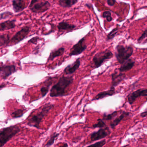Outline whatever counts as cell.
Here are the masks:
<instances>
[{
	"mask_svg": "<svg viewBox=\"0 0 147 147\" xmlns=\"http://www.w3.org/2000/svg\"><path fill=\"white\" fill-rule=\"evenodd\" d=\"M54 107V105L51 103H48L45 105L40 112L33 116L28 119L27 123L28 126L39 129L40 123L42 122L45 117L48 115V113Z\"/></svg>",
	"mask_w": 147,
	"mask_h": 147,
	"instance_id": "2",
	"label": "cell"
},
{
	"mask_svg": "<svg viewBox=\"0 0 147 147\" xmlns=\"http://www.w3.org/2000/svg\"><path fill=\"white\" fill-rule=\"evenodd\" d=\"M102 16L103 18H106L107 21L110 22L113 20L111 17V13L109 11H105L103 13Z\"/></svg>",
	"mask_w": 147,
	"mask_h": 147,
	"instance_id": "30",
	"label": "cell"
},
{
	"mask_svg": "<svg viewBox=\"0 0 147 147\" xmlns=\"http://www.w3.org/2000/svg\"><path fill=\"white\" fill-rule=\"evenodd\" d=\"M28 4L27 0H13L12 1L13 9L16 13L23 11L27 7Z\"/></svg>",
	"mask_w": 147,
	"mask_h": 147,
	"instance_id": "12",
	"label": "cell"
},
{
	"mask_svg": "<svg viewBox=\"0 0 147 147\" xmlns=\"http://www.w3.org/2000/svg\"><path fill=\"white\" fill-rule=\"evenodd\" d=\"M118 32V28L117 27L114 28L108 34L107 36V40H109L113 39L116 35L117 34Z\"/></svg>",
	"mask_w": 147,
	"mask_h": 147,
	"instance_id": "26",
	"label": "cell"
},
{
	"mask_svg": "<svg viewBox=\"0 0 147 147\" xmlns=\"http://www.w3.org/2000/svg\"><path fill=\"white\" fill-rule=\"evenodd\" d=\"M135 63L134 61L129 59L121 64V67L119 69V71L123 72L130 70L134 65Z\"/></svg>",
	"mask_w": 147,
	"mask_h": 147,
	"instance_id": "18",
	"label": "cell"
},
{
	"mask_svg": "<svg viewBox=\"0 0 147 147\" xmlns=\"http://www.w3.org/2000/svg\"><path fill=\"white\" fill-rule=\"evenodd\" d=\"M5 85L1 84L0 85V89H2V88H4L5 87Z\"/></svg>",
	"mask_w": 147,
	"mask_h": 147,
	"instance_id": "38",
	"label": "cell"
},
{
	"mask_svg": "<svg viewBox=\"0 0 147 147\" xmlns=\"http://www.w3.org/2000/svg\"><path fill=\"white\" fill-rule=\"evenodd\" d=\"M118 111H115L111 114H108V115L104 114L102 120L104 121H110L115 118L118 115Z\"/></svg>",
	"mask_w": 147,
	"mask_h": 147,
	"instance_id": "24",
	"label": "cell"
},
{
	"mask_svg": "<svg viewBox=\"0 0 147 147\" xmlns=\"http://www.w3.org/2000/svg\"><path fill=\"white\" fill-rule=\"evenodd\" d=\"M13 13L9 11H6L3 13H0V20H6L9 18L11 16L13 15Z\"/></svg>",
	"mask_w": 147,
	"mask_h": 147,
	"instance_id": "31",
	"label": "cell"
},
{
	"mask_svg": "<svg viewBox=\"0 0 147 147\" xmlns=\"http://www.w3.org/2000/svg\"><path fill=\"white\" fill-rule=\"evenodd\" d=\"M57 27L59 32L71 31L76 28V26L73 24H69L66 22L63 21L59 23Z\"/></svg>",
	"mask_w": 147,
	"mask_h": 147,
	"instance_id": "15",
	"label": "cell"
},
{
	"mask_svg": "<svg viewBox=\"0 0 147 147\" xmlns=\"http://www.w3.org/2000/svg\"><path fill=\"white\" fill-rule=\"evenodd\" d=\"M115 94V88H111L109 90L101 92L98 93L97 95H96V96L92 99V100H98L102 99L108 96H113Z\"/></svg>",
	"mask_w": 147,
	"mask_h": 147,
	"instance_id": "17",
	"label": "cell"
},
{
	"mask_svg": "<svg viewBox=\"0 0 147 147\" xmlns=\"http://www.w3.org/2000/svg\"><path fill=\"white\" fill-rule=\"evenodd\" d=\"M73 76H62L57 84L50 90L51 97H58L67 96L66 90L73 83Z\"/></svg>",
	"mask_w": 147,
	"mask_h": 147,
	"instance_id": "1",
	"label": "cell"
},
{
	"mask_svg": "<svg viewBox=\"0 0 147 147\" xmlns=\"http://www.w3.org/2000/svg\"><path fill=\"white\" fill-rule=\"evenodd\" d=\"M141 116L142 117H146L147 116V111H144V112H142L141 114Z\"/></svg>",
	"mask_w": 147,
	"mask_h": 147,
	"instance_id": "36",
	"label": "cell"
},
{
	"mask_svg": "<svg viewBox=\"0 0 147 147\" xmlns=\"http://www.w3.org/2000/svg\"><path fill=\"white\" fill-rule=\"evenodd\" d=\"M80 65V58L76 59V61L71 64L65 67L64 69L63 72L67 75L73 74L75 73L76 71L78 70Z\"/></svg>",
	"mask_w": 147,
	"mask_h": 147,
	"instance_id": "14",
	"label": "cell"
},
{
	"mask_svg": "<svg viewBox=\"0 0 147 147\" xmlns=\"http://www.w3.org/2000/svg\"><path fill=\"white\" fill-rule=\"evenodd\" d=\"M125 74L120 72H114L111 75V88H115V86L119 85L125 79Z\"/></svg>",
	"mask_w": 147,
	"mask_h": 147,
	"instance_id": "13",
	"label": "cell"
},
{
	"mask_svg": "<svg viewBox=\"0 0 147 147\" xmlns=\"http://www.w3.org/2000/svg\"><path fill=\"white\" fill-rule=\"evenodd\" d=\"M113 57V54L112 52L108 49L98 53L92 59L93 67L95 69L99 68L105 61L111 59Z\"/></svg>",
	"mask_w": 147,
	"mask_h": 147,
	"instance_id": "5",
	"label": "cell"
},
{
	"mask_svg": "<svg viewBox=\"0 0 147 147\" xmlns=\"http://www.w3.org/2000/svg\"><path fill=\"white\" fill-rule=\"evenodd\" d=\"M129 112L123 111L122 113L121 114V115L119 116L118 117H116L112 122L111 123V127L112 129L115 128L121 121L122 120H123L125 117L129 116Z\"/></svg>",
	"mask_w": 147,
	"mask_h": 147,
	"instance_id": "20",
	"label": "cell"
},
{
	"mask_svg": "<svg viewBox=\"0 0 147 147\" xmlns=\"http://www.w3.org/2000/svg\"><path fill=\"white\" fill-rule=\"evenodd\" d=\"M39 40V38L38 37H34L28 41V43H32V44L36 45Z\"/></svg>",
	"mask_w": 147,
	"mask_h": 147,
	"instance_id": "33",
	"label": "cell"
},
{
	"mask_svg": "<svg viewBox=\"0 0 147 147\" xmlns=\"http://www.w3.org/2000/svg\"><path fill=\"white\" fill-rule=\"evenodd\" d=\"M51 5L48 1H41L35 3L32 7L30 9L32 13H45L50 9Z\"/></svg>",
	"mask_w": 147,
	"mask_h": 147,
	"instance_id": "8",
	"label": "cell"
},
{
	"mask_svg": "<svg viewBox=\"0 0 147 147\" xmlns=\"http://www.w3.org/2000/svg\"><path fill=\"white\" fill-rule=\"evenodd\" d=\"M78 0H59L58 4L63 8H70L76 4Z\"/></svg>",
	"mask_w": 147,
	"mask_h": 147,
	"instance_id": "21",
	"label": "cell"
},
{
	"mask_svg": "<svg viewBox=\"0 0 147 147\" xmlns=\"http://www.w3.org/2000/svg\"><path fill=\"white\" fill-rule=\"evenodd\" d=\"M10 40V36L9 34H0V47L8 46Z\"/></svg>",
	"mask_w": 147,
	"mask_h": 147,
	"instance_id": "23",
	"label": "cell"
},
{
	"mask_svg": "<svg viewBox=\"0 0 147 147\" xmlns=\"http://www.w3.org/2000/svg\"><path fill=\"white\" fill-rule=\"evenodd\" d=\"M51 78H50L49 79L47 80L46 84L44 86H42L40 89V92H41V96L42 97H44L46 96L49 91L50 86L52 84V80H51Z\"/></svg>",
	"mask_w": 147,
	"mask_h": 147,
	"instance_id": "22",
	"label": "cell"
},
{
	"mask_svg": "<svg viewBox=\"0 0 147 147\" xmlns=\"http://www.w3.org/2000/svg\"><path fill=\"white\" fill-rule=\"evenodd\" d=\"M39 1V0H31V2H30V4L29 5V8L32 7L35 3H37Z\"/></svg>",
	"mask_w": 147,
	"mask_h": 147,
	"instance_id": "35",
	"label": "cell"
},
{
	"mask_svg": "<svg viewBox=\"0 0 147 147\" xmlns=\"http://www.w3.org/2000/svg\"><path fill=\"white\" fill-rule=\"evenodd\" d=\"M16 71L15 66L13 65L0 66V76L3 79H6Z\"/></svg>",
	"mask_w": 147,
	"mask_h": 147,
	"instance_id": "11",
	"label": "cell"
},
{
	"mask_svg": "<svg viewBox=\"0 0 147 147\" xmlns=\"http://www.w3.org/2000/svg\"><path fill=\"white\" fill-rule=\"evenodd\" d=\"M58 147H69V145H68L67 143H64L63 145Z\"/></svg>",
	"mask_w": 147,
	"mask_h": 147,
	"instance_id": "37",
	"label": "cell"
},
{
	"mask_svg": "<svg viewBox=\"0 0 147 147\" xmlns=\"http://www.w3.org/2000/svg\"><path fill=\"white\" fill-rule=\"evenodd\" d=\"M108 5L110 7H113L116 3V0H107Z\"/></svg>",
	"mask_w": 147,
	"mask_h": 147,
	"instance_id": "34",
	"label": "cell"
},
{
	"mask_svg": "<svg viewBox=\"0 0 147 147\" xmlns=\"http://www.w3.org/2000/svg\"><path fill=\"white\" fill-rule=\"evenodd\" d=\"M147 96V89H140L130 93L127 96L128 102L132 105L138 98Z\"/></svg>",
	"mask_w": 147,
	"mask_h": 147,
	"instance_id": "10",
	"label": "cell"
},
{
	"mask_svg": "<svg viewBox=\"0 0 147 147\" xmlns=\"http://www.w3.org/2000/svg\"><path fill=\"white\" fill-rule=\"evenodd\" d=\"M15 20H8L3 22L0 23V31H4L5 30H10L15 28L16 27Z\"/></svg>",
	"mask_w": 147,
	"mask_h": 147,
	"instance_id": "16",
	"label": "cell"
},
{
	"mask_svg": "<svg viewBox=\"0 0 147 147\" xmlns=\"http://www.w3.org/2000/svg\"><path fill=\"white\" fill-rule=\"evenodd\" d=\"M134 53V49L130 46L117 45L115 48V57L119 63L122 64L130 58Z\"/></svg>",
	"mask_w": 147,
	"mask_h": 147,
	"instance_id": "4",
	"label": "cell"
},
{
	"mask_svg": "<svg viewBox=\"0 0 147 147\" xmlns=\"http://www.w3.org/2000/svg\"><path fill=\"white\" fill-rule=\"evenodd\" d=\"M138 43L140 44L142 43H147V28L145 30L141 36L139 38L138 40Z\"/></svg>",
	"mask_w": 147,
	"mask_h": 147,
	"instance_id": "28",
	"label": "cell"
},
{
	"mask_svg": "<svg viewBox=\"0 0 147 147\" xmlns=\"http://www.w3.org/2000/svg\"><path fill=\"white\" fill-rule=\"evenodd\" d=\"M97 122H98L92 125L93 128L95 129L97 128H102L106 127V124L102 119L99 118V119H98Z\"/></svg>",
	"mask_w": 147,
	"mask_h": 147,
	"instance_id": "27",
	"label": "cell"
},
{
	"mask_svg": "<svg viewBox=\"0 0 147 147\" xmlns=\"http://www.w3.org/2000/svg\"><path fill=\"white\" fill-rule=\"evenodd\" d=\"M85 37L80 40L77 44L74 45L71 49L69 56L70 57L76 56L82 54L87 48V45L85 44Z\"/></svg>",
	"mask_w": 147,
	"mask_h": 147,
	"instance_id": "7",
	"label": "cell"
},
{
	"mask_svg": "<svg viewBox=\"0 0 147 147\" xmlns=\"http://www.w3.org/2000/svg\"><path fill=\"white\" fill-rule=\"evenodd\" d=\"M59 135V134H55L53 136L51 137L50 140L48 141L47 143L46 146L47 147H51V146H52L53 145L54 142H55L56 138H57L58 136Z\"/></svg>",
	"mask_w": 147,
	"mask_h": 147,
	"instance_id": "29",
	"label": "cell"
},
{
	"mask_svg": "<svg viewBox=\"0 0 147 147\" xmlns=\"http://www.w3.org/2000/svg\"><path fill=\"white\" fill-rule=\"evenodd\" d=\"M111 134V131L109 128H100L98 131L94 132L91 134L90 140L91 142L96 141L104 139Z\"/></svg>",
	"mask_w": 147,
	"mask_h": 147,
	"instance_id": "9",
	"label": "cell"
},
{
	"mask_svg": "<svg viewBox=\"0 0 147 147\" xmlns=\"http://www.w3.org/2000/svg\"><path fill=\"white\" fill-rule=\"evenodd\" d=\"M31 30L30 27L26 26L23 27L19 32H17L11 39L8 46L16 45L24 39L28 35Z\"/></svg>",
	"mask_w": 147,
	"mask_h": 147,
	"instance_id": "6",
	"label": "cell"
},
{
	"mask_svg": "<svg viewBox=\"0 0 147 147\" xmlns=\"http://www.w3.org/2000/svg\"><path fill=\"white\" fill-rule=\"evenodd\" d=\"M106 143V141L105 140H102L100 141L96 142L94 144L90 145L86 147H102L105 145Z\"/></svg>",
	"mask_w": 147,
	"mask_h": 147,
	"instance_id": "32",
	"label": "cell"
},
{
	"mask_svg": "<svg viewBox=\"0 0 147 147\" xmlns=\"http://www.w3.org/2000/svg\"><path fill=\"white\" fill-rule=\"evenodd\" d=\"M24 113L25 112H24V110L19 109L12 112V114H11V116L13 118H20L23 115Z\"/></svg>",
	"mask_w": 147,
	"mask_h": 147,
	"instance_id": "25",
	"label": "cell"
},
{
	"mask_svg": "<svg viewBox=\"0 0 147 147\" xmlns=\"http://www.w3.org/2000/svg\"><path fill=\"white\" fill-rule=\"evenodd\" d=\"M65 52V49L63 47H61L57 50H54L52 51L47 59V62L53 61L56 58L63 56Z\"/></svg>",
	"mask_w": 147,
	"mask_h": 147,
	"instance_id": "19",
	"label": "cell"
},
{
	"mask_svg": "<svg viewBox=\"0 0 147 147\" xmlns=\"http://www.w3.org/2000/svg\"><path fill=\"white\" fill-rule=\"evenodd\" d=\"M20 131L19 126L16 125L3 128L0 130V147L5 146L13 137Z\"/></svg>",
	"mask_w": 147,
	"mask_h": 147,
	"instance_id": "3",
	"label": "cell"
}]
</instances>
